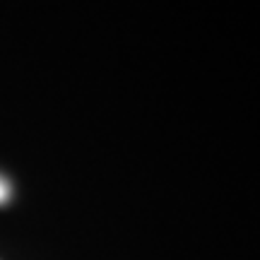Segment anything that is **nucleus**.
<instances>
[{
	"instance_id": "f257e3e1",
	"label": "nucleus",
	"mask_w": 260,
	"mask_h": 260,
	"mask_svg": "<svg viewBox=\"0 0 260 260\" xmlns=\"http://www.w3.org/2000/svg\"><path fill=\"white\" fill-rule=\"evenodd\" d=\"M10 200V183L0 176V205H5Z\"/></svg>"
}]
</instances>
